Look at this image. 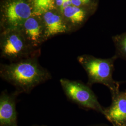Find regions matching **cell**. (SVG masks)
<instances>
[{
    "label": "cell",
    "instance_id": "obj_1",
    "mask_svg": "<svg viewBox=\"0 0 126 126\" xmlns=\"http://www.w3.org/2000/svg\"><path fill=\"white\" fill-rule=\"evenodd\" d=\"M39 56H33L9 64H0V76L21 93L29 94L35 87L52 78L50 72L41 65Z\"/></svg>",
    "mask_w": 126,
    "mask_h": 126
},
{
    "label": "cell",
    "instance_id": "obj_2",
    "mask_svg": "<svg viewBox=\"0 0 126 126\" xmlns=\"http://www.w3.org/2000/svg\"><path fill=\"white\" fill-rule=\"evenodd\" d=\"M117 59L115 55L111 58L101 59L84 54L78 56L77 60L87 73L88 86L91 87L94 84L103 85L108 88L112 94L120 90L119 83L113 77L114 63Z\"/></svg>",
    "mask_w": 126,
    "mask_h": 126
},
{
    "label": "cell",
    "instance_id": "obj_3",
    "mask_svg": "<svg viewBox=\"0 0 126 126\" xmlns=\"http://www.w3.org/2000/svg\"><path fill=\"white\" fill-rule=\"evenodd\" d=\"M0 49L1 57L11 63L40 55V50H34L29 44L20 30L0 32Z\"/></svg>",
    "mask_w": 126,
    "mask_h": 126
},
{
    "label": "cell",
    "instance_id": "obj_4",
    "mask_svg": "<svg viewBox=\"0 0 126 126\" xmlns=\"http://www.w3.org/2000/svg\"><path fill=\"white\" fill-rule=\"evenodd\" d=\"M60 83L67 99L79 108L93 110L103 115L104 108L99 103L91 87L79 80L61 79Z\"/></svg>",
    "mask_w": 126,
    "mask_h": 126
},
{
    "label": "cell",
    "instance_id": "obj_5",
    "mask_svg": "<svg viewBox=\"0 0 126 126\" xmlns=\"http://www.w3.org/2000/svg\"><path fill=\"white\" fill-rule=\"evenodd\" d=\"M32 15V10L28 0H1L0 4V32L19 30Z\"/></svg>",
    "mask_w": 126,
    "mask_h": 126
},
{
    "label": "cell",
    "instance_id": "obj_6",
    "mask_svg": "<svg viewBox=\"0 0 126 126\" xmlns=\"http://www.w3.org/2000/svg\"><path fill=\"white\" fill-rule=\"evenodd\" d=\"M19 30L32 48L40 50L41 45L46 41L45 26L41 16L32 15Z\"/></svg>",
    "mask_w": 126,
    "mask_h": 126
},
{
    "label": "cell",
    "instance_id": "obj_7",
    "mask_svg": "<svg viewBox=\"0 0 126 126\" xmlns=\"http://www.w3.org/2000/svg\"><path fill=\"white\" fill-rule=\"evenodd\" d=\"M21 93L16 90L9 94L3 91L0 96V126H18L16 99Z\"/></svg>",
    "mask_w": 126,
    "mask_h": 126
},
{
    "label": "cell",
    "instance_id": "obj_8",
    "mask_svg": "<svg viewBox=\"0 0 126 126\" xmlns=\"http://www.w3.org/2000/svg\"><path fill=\"white\" fill-rule=\"evenodd\" d=\"M41 16L45 26L46 41L59 35L71 33L63 14L59 10H50Z\"/></svg>",
    "mask_w": 126,
    "mask_h": 126
},
{
    "label": "cell",
    "instance_id": "obj_9",
    "mask_svg": "<svg viewBox=\"0 0 126 126\" xmlns=\"http://www.w3.org/2000/svg\"><path fill=\"white\" fill-rule=\"evenodd\" d=\"M112 103L104 108L103 115L113 126H122L126 123V96L119 90L111 94Z\"/></svg>",
    "mask_w": 126,
    "mask_h": 126
},
{
    "label": "cell",
    "instance_id": "obj_10",
    "mask_svg": "<svg viewBox=\"0 0 126 126\" xmlns=\"http://www.w3.org/2000/svg\"><path fill=\"white\" fill-rule=\"evenodd\" d=\"M62 13L71 33L80 29L94 14L87 10L72 5L65 8Z\"/></svg>",
    "mask_w": 126,
    "mask_h": 126
},
{
    "label": "cell",
    "instance_id": "obj_11",
    "mask_svg": "<svg viewBox=\"0 0 126 126\" xmlns=\"http://www.w3.org/2000/svg\"><path fill=\"white\" fill-rule=\"evenodd\" d=\"M33 15L41 16L46 12L56 9L55 0H28Z\"/></svg>",
    "mask_w": 126,
    "mask_h": 126
},
{
    "label": "cell",
    "instance_id": "obj_12",
    "mask_svg": "<svg viewBox=\"0 0 126 126\" xmlns=\"http://www.w3.org/2000/svg\"><path fill=\"white\" fill-rule=\"evenodd\" d=\"M112 40L115 48V55L126 61V31L113 36Z\"/></svg>",
    "mask_w": 126,
    "mask_h": 126
},
{
    "label": "cell",
    "instance_id": "obj_13",
    "mask_svg": "<svg viewBox=\"0 0 126 126\" xmlns=\"http://www.w3.org/2000/svg\"><path fill=\"white\" fill-rule=\"evenodd\" d=\"M99 0H72V5L94 14L98 8Z\"/></svg>",
    "mask_w": 126,
    "mask_h": 126
},
{
    "label": "cell",
    "instance_id": "obj_14",
    "mask_svg": "<svg viewBox=\"0 0 126 126\" xmlns=\"http://www.w3.org/2000/svg\"><path fill=\"white\" fill-rule=\"evenodd\" d=\"M72 5V0H55L56 9L62 12L65 8Z\"/></svg>",
    "mask_w": 126,
    "mask_h": 126
},
{
    "label": "cell",
    "instance_id": "obj_15",
    "mask_svg": "<svg viewBox=\"0 0 126 126\" xmlns=\"http://www.w3.org/2000/svg\"><path fill=\"white\" fill-rule=\"evenodd\" d=\"M90 126H110L106 125V124H96V125H91Z\"/></svg>",
    "mask_w": 126,
    "mask_h": 126
},
{
    "label": "cell",
    "instance_id": "obj_16",
    "mask_svg": "<svg viewBox=\"0 0 126 126\" xmlns=\"http://www.w3.org/2000/svg\"><path fill=\"white\" fill-rule=\"evenodd\" d=\"M124 94H125L126 96V90H125V91L124 92Z\"/></svg>",
    "mask_w": 126,
    "mask_h": 126
},
{
    "label": "cell",
    "instance_id": "obj_17",
    "mask_svg": "<svg viewBox=\"0 0 126 126\" xmlns=\"http://www.w3.org/2000/svg\"><path fill=\"white\" fill-rule=\"evenodd\" d=\"M45 126V125H41V126H38V125H34V126Z\"/></svg>",
    "mask_w": 126,
    "mask_h": 126
},
{
    "label": "cell",
    "instance_id": "obj_18",
    "mask_svg": "<svg viewBox=\"0 0 126 126\" xmlns=\"http://www.w3.org/2000/svg\"><path fill=\"white\" fill-rule=\"evenodd\" d=\"M126 126V123H125V124H124V125H123V126Z\"/></svg>",
    "mask_w": 126,
    "mask_h": 126
}]
</instances>
